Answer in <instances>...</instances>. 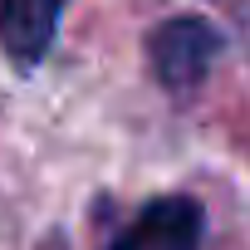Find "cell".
<instances>
[{"instance_id":"2","label":"cell","mask_w":250,"mask_h":250,"mask_svg":"<svg viewBox=\"0 0 250 250\" xmlns=\"http://www.w3.org/2000/svg\"><path fill=\"white\" fill-rule=\"evenodd\" d=\"M196 245H201V206L191 196H157L108 250H196Z\"/></svg>"},{"instance_id":"3","label":"cell","mask_w":250,"mask_h":250,"mask_svg":"<svg viewBox=\"0 0 250 250\" xmlns=\"http://www.w3.org/2000/svg\"><path fill=\"white\" fill-rule=\"evenodd\" d=\"M64 0H0V49L20 69H35L54 44Z\"/></svg>"},{"instance_id":"1","label":"cell","mask_w":250,"mask_h":250,"mask_svg":"<svg viewBox=\"0 0 250 250\" xmlns=\"http://www.w3.org/2000/svg\"><path fill=\"white\" fill-rule=\"evenodd\" d=\"M221 54V35L196 20V15H182V20H167L152 30L147 40V59H152V74L162 88L172 93H191L206 74H211V59Z\"/></svg>"}]
</instances>
